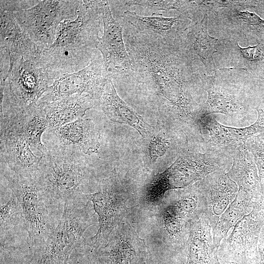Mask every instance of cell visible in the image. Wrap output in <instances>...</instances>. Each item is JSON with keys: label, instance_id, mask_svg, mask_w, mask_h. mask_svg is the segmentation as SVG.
<instances>
[{"label": "cell", "instance_id": "1", "mask_svg": "<svg viewBox=\"0 0 264 264\" xmlns=\"http://www.w3.org/2000/svg\"><path fill=\"white\" fill-rule=\"evenodd\" d=\"M132 63L131 77L151 91L164 106L189 114L196 107L192 91L203 85L201 76L181 45L167 43L150 31L125 36Z\"/></svg>", "mask_w": 264, "mask_h": 264}, {"label": "cell", "instance_id": "2", "mask_svg": "<svg viewBox=\"0 0 264 264\" xmlns=\"http://www.w3.org/2000/svg\"><path fill=\"white\" fill-rule=\"evenodd\" d=\"M103 0H81L77 17L59 25L52 44L44 50L38 65L53 74L75 72L87 66L96 54Z\"/></svg>", "mask_w": 264, "mask_h": 264}, {"label": "cell", "instance_id": "3", "mask_svg": "<svg viewBox=\"0 0 264 264\" xmlns=\"http://www.w3.org/2000/svg\"><path fill=\"white\" fill-rule=\"evenodd\" d=\"M44 145L37 178L51 205L63 209L65 204L88 203L85 189L90 175L82 152L57 139Z\"/></svg>", "mask_w": 264, "mask_h": 264}, {"label": "cell", "instance_id": "4", "mask_svg": "<svg viewBox=\"0 0 264 264\" xmlns=\"http://www.w3.org/2000/svg\"><path fill=\"white\" fill-rule=\"evenodd\" d=\"M1 172L19 204L28 243L36 254L57 224L52 216L55 209L45 196L37 176H21L8 169Z\"/></svg>", "mask_w": 264, "mask_h": 264}, {"label": "cell", "instance_id": "5", "mask_svg": "<svg viewBox=\"0 0 264 264\" xmlns=\"http://www.w3.org/2000/svg\"><path fill=\"white\" fill-rule=\"evenodd\" d=\"M7 54L9 64L0 81V110H24L37 102L56 78L35 62Z\"/></svg>", "mask_w": 264, "mask_h": 264}, {"label": "cell", "instance_id": "6", "mask_svg": "<svg viewBox=\"0 0 264 264\" xmlns=\"http://www.w3.org/2000/svg\"><path fill=\"white\" fill-rule=\"evenodd\" d=\"M88 203L64 205L56 227L36 253L35 264H66L74 249L85 241L86 229L93 224L94 213Z\"/></svg>", "mask_w": 264, "mask_h": 264}, {"label": "cell", "instance_id": "7", "mask_svg": "<svg viewBox=\"0 0 264 264\" xmlns=\"http://www.w3.org/2000/svg\"><path fill=\"white\" fill-rule=\"evenodd\" d=\"M81 0H39L35 6L14 13L22 29L42 52L53 43L59 24L75 19Z\"/></svg>", "mask_w": 264, "mask_h": 264}, {"label": "cell", "instance_id": "8", "mask_svg": "<svg viewBox=\"0 0 264 264\" xmlns=\"http://www.w3.org/2000/svg\"><path fill=\"white\" fill-rule=\"evenodd\" d=\"M264 220V197L254 200L251 212L244 216L221 241L217 249L219 260L236 264H252Z\"/></svg>", "mask_w": 264, "mask_h": 264}, {"label": "cell", "instance_id": "9", "mask_svg": "<svg viewBox=\"0 0 264 264\" xmlns=\"http://www.w3.org/2000/svg\"><path fill=\"white\" fill-rule=\"evenodd\" d=\"M250 0H229L227 7L220 8L208 16L215 29L238 42L245 37L250 41L264 43V19L250 11Z\"/></svg>", "mask_w": 264, "mask_h": 264}, {"label": "cell", "instance_id": "10", "mask_svg": "<svg viewBox=\"0 0 264 264\" xmlns=\"http://www.w3.org/2000/svg\"><path fill=\"white\" fill-rule=\"evenodd\" d=\"M109 77L102 57L96 54L83 69L57 78L38 101L49 102L83 94H89L98 101Z\"/></svg>", "mask_w": 264, "mask_h": 264}, {"label": "cell", "instance_id": "11", "mask_svg": "<svg viewBox=\"0 0 264 264\" xmlns=\"http://www.w3.org/2000/svg\"><path fill=\"white\" fill-rule=\"evenodd\" d=\"M232 68L217 69L214 75L203 76V86L208 93L206 101L198 112V118L214 113L232 115L244 108L242 90L232 82Z\"/></svg>", "mask_w": 264, "mask_h": 264}, {"label": "cell", "instance_id": "12", "mask_svg": "<svg viewBox=\"0 0 264 264\" xmlns=\"http://www.w3.org/2000/svg\"><path fill=\"white\" fill-rule=\"evenodd\" d=\"M101 17L104 33L99 38L97 49L101 53L109 77L124 76L131 70L132 63L122 35V27L113 18L109 1L103 0Z\"/></svg>", "mask_w": 264, "mask_h": 264}, {"label": "cell", "instance_id": "13", "mask_svg": "<svg viewBox=\"0 0 264 264\" xmlns=\"http://www.w3.org/2000/svg\"><path fill=\"white\" fill-rule=\"evenodd\" d=\"M88 201L92 202L98 216L99 228L90 244L98 247L107 241L111 232L119 224L125 202L120 200L111 179L103 181L98 190L85 195Z\"/></svg>", "mask_w": 264, "mask_h": 264}, {"label": "cell", "instance_id": "14", "mask_svg": "<svg viewBox=\"0 0 264 264\" xmlns=\"http://www.w3.org/2000/svg\"><path fill=\"white\" fill-rule=\"evenodd\" d=\"M198 183L204 202V215L213 231L222 214L235 199L239 187L224 170L209 174Z\"/></svg>", "mask_w": 264, "mask_h": 264}, {"label": "cell", "instance_id": "15", "mask_svg": "<svg viewBox=\"0 0 264 264\" xmlns=\"http://www.w3.org/2000/svg\"><path fill=\"white\" fill-rule=\"evenodd\" d=\"M0 128L22 135L31 147L44 153L46 148L41 137L49 123L44 110L37 102L22 110H0Z\"/></svg>", "mask_w": 264, "mask_h": 264}, {"label": "cell", "instance_id": "16", "mask_svg": "<svg viewBox=\"0 0 264 264\" xmlns=\"http://www.w3.org/2000/svg\"><path fill=\"white\" fill-rule=\"evenodd\" d=\"M21 134L0 128V163L23 177H36L41 156H36Z\"/></svg>", "mask_w": 264, "mask_h": 264}, {"label": "cell", "instance_id": "17", "mask_svg": "<svg viewBox=\"0 0 264 264\" xmlns=\"http://www.w3.org/2000/svg\"><path fill=\"white\" fill-rule=\"evenodd\" d=\"M122 17L137 31L153 32L173 45L181 44L184 33L192 24L190 19L182 14L174 17H165L162 14L154 12L151 16H144L127 10L123 13Z\"/></svg>", "mask_w": 264, "mask_h": 264}, {"label": "cell", "instance_id": "18", "mask_svg": "<svg viewBox=\"0 0 264 264\" xmlns=\"http://www.w3.org/2000/svg\"><path fill=\"white\" fill-rule=\"evenodd\" d=\"M208 22V16L204 15L201 20L192 23L182 37L181 46L193 61H200L210 74L217 70L213 55L224 46V43L223 40L209 35Z\"/></svg>", "mask_w": 264, "mask_h": 264}, {"label": "cell", "instance_id": "19", "mask_svg": "<svg viewBox=\"0 0 264 264\" xmlns=\"http://www.w3.org/2000/svg\"><path fill=\"white\" fill-rule=\"evenodd\" d=\"M98 105L110 120L129 125L144 138L154 134V128L119 96L110 77L107 80Z\"/></svg>", "mask_w": 264, "mask_h": 264}, {"label": "cell", "instance_id": "20", "mask_svg": "<svg viewBox=\"0 0 264 264\" xmlns=\"http://www.w3.org/2000/svg\"><path fill=\"white\" fill-rule=\"evenodd\" d=\"M44 110L50 129H54L81 119L87 110L98 105L88 94H76L56 100L37 102Z\"/></svg>", "mask_w": 264, "mask_h": 264}, {"label": "cell", "instance_id": "21", "mask_svg": "<svg viewBox=\"0 0 264 264\" xmlns=\"http://www.w3.org/2000/svg\"><path fill=\"white\" fill-rule=\"evenodd\" d=\"M0 50L37 63L42 52L18 23L14 13L0 10Z\"/></svg>", "mask_w": 264, "mask_h": 264}, {"label": "cell", "instance_id": "22", "mask_svg": "<svg viewBox=\"0 0 264 264\" xmlns=\"http://www.w3.org/2000/svg\"><path fill=\"white\" fill-rule=\"evenodd\" d=\"M185 253L186 264H216L219 261L212 228L204 215L190 223Z\"/></svg>", "mask_w": 264, "mask_h": 264}, {"label": "cell", "instance_id": "23", "mask_svg": "<svg viewBox=\"0 0 264 264\" xmlns=\"http://www.w3.org/2000/svg\"><path fill=\"white\" fill-rule=\"evenodd\" d=\"M50 130L55 135L56 139L65 145L75 146L82 153L88 155L99 151L100 132L89 118L79 119Z\"/></svg>", "mask_w": 264, "mask_h": 264}, {"label": "cell", "instance_id": "24", "mask_svg": "<svg viewBox=\"0 0 264 264\" xmlns=\"http://www.w3.org/2000/svg\"><path fill=\"white\" fill-rule=\"evenodd\" d=\"M233 164L227 173L239 190L248 193L254 200L262 195V184L252 154L242 145L234 149Z\"/></svg>", "mask_w": 264, "mask_h": 264}, {"label": "cell", "instance_id": "25", "mask_svg": "<svg viewBox=\"0 0 264 264\" xmlns=\"http://www.w3.org/2000/svg\"><path fill=\"white\" fill-rule=\"evenodd\" d=\"M233 68L240 69L255 77H264V43L241 47L238 41L223 39Z\"/></svg>", "mask_w": 264, "mask_h": 264}, {"label": "cell", "instance_id": "26", "mask_svg": "<svg viewBox=\"0 0 264 264\" xmlns=\"http://www.w3.org/2000/svg\"><path fill=\"white\" fill-rule=\"evenodd\" d=\"M166 206L183 219L192 222L204 214V205L198 181L176 189Z\"/></svg>", "mask_w": 264, "mask_h": 264}, {"label": "cell", "instance_id": "27", "mask_svg": "<svg viewBox=\"0 0 264 264\" xmlns=\"http://www.w3.org/2000/svg\"><path fill=\"white\" fill-rule=\"evenodd\" d=\"M254 200L246 192L239 190L235 199L222 214L212 231L214 245L217 249L230 230L253 209Z\"/></svg>", "mask_w": 264, "mask_h": 264}, {"label": "cell", "instance_id": "28", "mask_svg": "<svg viewBox=\"0 0 264 264\" xmlns=\"http://www.w3.org/2000/svg\"><path fill=\"white\" fill-rule=\"evenodd\" d=\"M123 225L119 224L109 236L106 244L101 250L108 257L112 264H130L134 258L135 252L133 245L137 238L129 228L123 230Z\"/></svg>", "mask_w": 264, "mask_h": 264}, {"label": "cell", "instance_id": "29", "mask_svg": "<svg viewBox=\"0 0 264 264\" xmlns=\"http://www.w3.org/2000/svg\"><path fill=\"white\" fill-rule=\"evenodd\" d=\"M162 221L169 242L174 247L185 251L190 223L177 215L167 206L162 212Z\"/></svg>", "mask_w": 264, "mask_h": 264}, {"label": "cell", "instance_id": "30", "mask_svg": "<svg viewBox=\"0 0 264 264\" xmlns=\"http://www.w3.org/2000/svg\"><path fill=\"white\" fill-rule=\"evenodd\" d=\"M20 221L22 222L20 207L16 198L11 193L9 200L0 205V235L18 225Z\"/></svg>", "mask_w": 264, "mask_h": 264}, {"label": "cell", "instance_id": "31", "mask_svg": "<svg viewBox=\"0 0 264 264\" xmlns=\"http://www.w3.org/2000/svg\"><path fill=\"white\" fill-rule=\"evenodd\" d=\"M246 148L254 157L261 184L264 183V132L249 138Z\"/></svg>", "mask_w": 264, "mask_h": 264}, {"label": "cell", "instance_id": "32", "mask_svg": "<svg viewBox=\"0 0 264 264\" xmlns=\"http://www.w3.org/2000/svg\"><path fill=\"white\" fill-rule=\"evenodd\" d=\"M169 142L163 133H157L152 137L150 144V155L152 161L163 155L169 147Z\"/></svg>", "mask_w": 264, "mask_h": 264}, {"label": "cell", "instance_id": "33", "mask_svg": "<svg viewBox=\"0 0 264 264\" xmlns=\"http://www.w3.org/2000/svg\"><path fill=\"white\" fill-rule=\"evenodd\" d=\"M39 0H0L1 10L14 13L27 9L37 4Z\"/></svg>", "mask_w": 264, "mask_h": 264}, {"label": "cell", "instance_id": "34", "mask_svg": "<svg viewBox=\"0 0 264 264\" xmlns=\"http://www.w3.org/2000/svg\"><path fill=\"white\" fill-rule=\"evenodd\" d=\"M252 264H264V234L260 232L256 256Z\"/></svg>", "mask_w": 264, "mask_h": 264}, {"label": "cell", "instance_id": "35", "mask_svg": "<svg viewBox=\"0 0 264 264\" xmlns=\"http://www.w3.org/2000/svg\"><path fill=\"white\" fill-rule=\"evenodd\" d=\"M253 9L257 12L264 14V0H252Z\"/></svg>", "mask_w": 264, "mask_h": 264}, {"label": "cell", "instance_id": "36", "mask_svg": "<svg viewBox=\"0 0 264 264\" xmlns=\"http://www.w3.org/2000/svg\"><path fill=\"white\" fill-rule=\"evenodd\" d=\"M216 264H236L232 262L221 261L219 259V261Z\"/></svg>", "mask_w": 264, "mask_h": 264}, {"label": "cell", "instance_id": "37", "mask_svg": "<svg viewBox=\"0 0 264 264\" xmlns=\"http://www.w3.org/2000/svg\"><path fill=\"white\" fill-rule=\"evenodd\" d=\"M261 232L264 234V223H263V226H262V228H261Z\"/></svg>", "mask_w": 264, "mask_h": 264}]
</instances>
